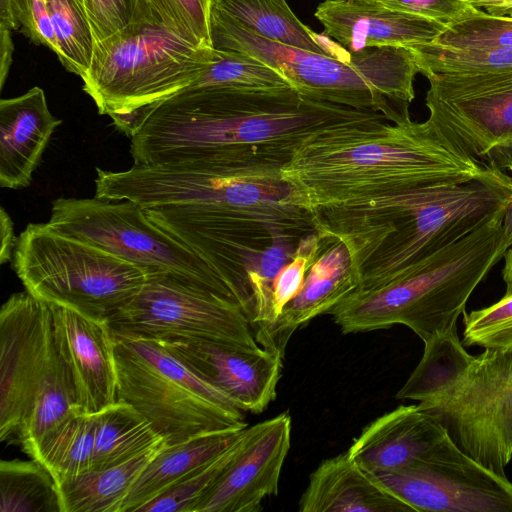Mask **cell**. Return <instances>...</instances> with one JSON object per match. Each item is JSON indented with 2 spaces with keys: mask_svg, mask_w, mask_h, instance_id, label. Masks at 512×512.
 I'll return each mask as SVG.
<instances>
[{
  "mask_svg": "<svg viewBox=\"0 0 512 512\" xmlns=\"http://www.w3.org/2000/svg\"><path fill=\"white\" fill-rule=\"evenodd\" d=\"M490 169L428 119L390 123L374 113L307 136L281 170L312 212L391 190L457 185Z\"/></svg>",
  "mask_w": 512,
  "mask_h": 512,
  "instance_id": "obj_2",
  "label": "cell"
},
{
  "mask_svg": "<svg viewBox=\"0 0 512 512\" xmlns=\"http://www.w3.org/2000/svg\"><path fill=\"white\" fill-rule=\"evenodd\" d=\"M374 475L414 512H512V482L468 456L450 436L417 463Z\"/></svg>",
  "mask_w": 512,
  "mask_h": 512,
  "instance_id": "obj_14",
  "label": "cell"
},
{
  "mask_svg": "<svg viewBox=\"0 0 512 512\" xmlns=\"http://www.w3.org/2000/svg\"><path fill=\"white\" fill-rule=\"evenodd\" d=\"M79 2L94 44L135 23L159 20L148 0H79Z\"/></svg>",
  "mask_w": 512,
  "mask_h": 512,
  "instance_id": "obj_36",
  "label": "cell"
},
{
  "mask_svg": "<svg viewBox=\"0 0 512 512\" xmlns=\"http://www.w3.org/2000/svg\"><path fill=\"white\" fill-rule=\"evenodd\" d=\"M426 78L427 119L465 152L485 162L512 149V70Z\"/></svg>",
  "mask_w": 512,
  "mask_h": 512,
  "instance_id": "obj_15",
  "label": "cell"
},
{
  "mask_svg": "<svg viewBox=\"0 0 512 512\" xmlns=\"http://www.w3.org/2000/svg\"><path fill=\"white\" fill-rule=\"evenodd\" d=\"M13 269L35 297L108 320L146 282L148 271L47 223L17 237Z\"/></svg>",
  "mask_w": 512,
  "mask_h": 512,
  "instance_id": "obj_10",
  "label": "cell"
},
{
  "mask_svg": "<svg viewBox=\"0 0 512 512\" xmlns=\"http://www.w3.org/2000/svg\"><path fill=\"white\" fill-rule=\"evenodd\" d=\"M434 43L512 51V17L493 15L477 8L468 17L446 27Z\"/></svg>",
  "mask_w": 512,
  "mask_h": 512,
  "instance_id": "obj_33",
  "label": "cell"
},
{
  "mask_svg": "<svg viewBox=\"0 0 512 512\" xmlns=\"http://www.w3.org/2000/svg\"><path fill=\"white\" fill-rule=\"evenodd\" d=\"M162 25L196 48H212L213 0H148Z\"/></svg>",
  "mask_w": 512,
  "mask_h": 512,
  "instance_id": "obj_34",
  "label": "cell"
},
{
  "mask_svg": "<svg viewBox=\"0 0 512 512\" xmlns=\"http://www.w3.org/2000/svg\"><path fill=\"white\" fill-rule=\"evenodd\" d=\"M320 254L310 267L298 295L282 310L260 345L284 357L292 334L329 312L360 287L348 249L339 240L323 238Z\"/></svg>",
  "mask_w": 512,
  "mask_h": 512,
  "instance_id": "obj_21",
  "label": "cell"
},
{
  "mask_svg": "<svg viewBox=\"0 0 512 512\" xmlns=\"http://www.w3.org/2000/svg\"><path fill=\"white\" fill-rule=\"evenodd\" d=\"M322 245L323 239L316 230L305 234L300 239L291 261L279 272L272 293L275 321L283 308L300 292L310 267L321 252Z\"/></svg>",
  "mask_w": 512,
  "mask_h": 512,
  "instance_id": "obj_37",
  "label": "cell"
},
{
  "mask_svg": "<svg viewBox=\"0 0 512 512\" xmlns=\"http://www.w3.org/2000/svg\"><path fill=\"white\" fill-rule=\"evenodd\" d=\"M511 197L512 176L491 165L465 183L391 190L311 213L321 237L345 244L360 278L357 291H366L403 277L478 228Z\"/></svg>",
  "mask_w": 512,
  "mask_h": 512,
  "instance_id": "obj_3",
  "label": "cell"
},
{
  "mask_svg": "<svg viewBox=\"0 0 512 512\" xmlns=\"http://www.w3.org/2000/svg\"><path fill=\"white\" fill-rule=\"evenodd\" d=\"M463 344L512 351V294L478 310L464 312Z\"/></svg>",
  "mask_w": 512,
  "mask_h": 512,
  "instance_id": "obj_35",
  "label": "cell"
},
{
  "mask_svg": "<svg viewBox=\"0 0 512 512\" xmlns=\"http://www.w3.org/2000/svg\"><path fill=\"white\" fill-rule=\"evenodd\" d=\"M245 428L213 432L164 446L133 484L121 512H137L139 507L225 452Z\"/></svg>",
  "mask_w": 512,
  "mask_h": 512,
  "instance_id": "obj_24",
  "label": "cell"
},
{
  "mask_svg": "<svg viewBox=\"0 0 512 512\" xmlns=\"http://www.w3.org/2000/svg\"><path fill=\"white\" fill-rule=\"evenodd\" d=\"M475 7L487 13L512 17V0H469Z\"/></svg>",
  "mask_w": 512,
  "mask_h": 512,
  "instance_id": "obj_42",
  "label": "cell"
},
{
  "mask_svg": "<svg viewBox=\"0 0 512 512\" xmlns=\"http://www.w3.org/2000/svg\"><path fill=\"white\" fill-rule=\"evenodd\" d=\"M445 428L417 405H400L368 424L347 450L373 474L407 468L448 437Z\"/></svg>",
  "mask_w": 512,
  "mask_h": 512,
  "instance_id": "obj_20",
  "label": "cell"
},
{
  "mask_svg": "<svg viewBox=\"0 0 512 512\" xmlns=\"http://www.w3.org/2000/svg\"><path fill=\"white\" fill-rule=\"evenodd\" d=\"M112 332L117 400L144 416L167 446L247 427L243 411L160 341Z\"/></svg>",
  "mask_w": 512,
  "mask_h": 512,
  "instance_id": "obj_9",
  "label": "cell"
},
{
  "mask_svg": "<svg viewBox=\"0 0 512 512\" xmlns=\"http://www.w3.org/2000/svg\"><path fill=\"white\" fill-rule=\"evenodd\" d=\"M48 223L148 273L163 272L236 302L230 288L204 258L132 201L60 197L52 202Z\"/></svg>",
  "mask_w": 512,
  "mask_h": 512,
  "instance_id": "obj_12",
  "label": "cell"
},
{
  "mask_svg": "<svg viewBox=\"0 0 512 512\" xmlns=\"http://www.w3.org/2000/svg\"><path fill=\"white\" fill-rule=\"evenodd\" d=\"M281 169L211 160L134 164L124 171L97 168L95 196L129 200L145 209L198 207L255 213L314 230L312 213Z\"/></svg>",
  "mask_w": 512,
  "mask_h": 512,
  "instance_id": "obj_7",
  "label": "cell"
},
{
  "mask_svg": "<svg viewBox=\"0 0 512 512\" xmlns=\"http://www.w3.org/2000/svg\"><path fill=\"white\" fill-rule=\"evenodd\" d=\"M164 446L116 466L56 481L61 512H121L133 484Z\"/></svg>",
  "mask_w": 512,
  "mask_h": 512,
  "instance_id": "obj_26",
  "label": "cell"
},
{
  "mask_svg": "<svg viewBox=\"0 0 512 512\" xmlns=\"http://www.w3.org/2000/svg\"><path fill=\"white\" fill-rule=\"evenodd\" d=\"M163 445L165 441L144 416L117 400L96 413L91 470L119 465Z\"/></svg>",
  "mask_w": 512,
  "mask_h": 512,
  "instance_id": "obj_27",
  "label": "cell"
},
{
  "mask_svg": "<svg viewBox=\"0 0 512 512\" xmlns=\"http://www.w3.org/2000/svg\"><path fill=\"white\" fill-rule=\"evenodd\" d=\"M62 120L49 110L45 93L33 87L0 101V186L28 187Z\"/></svg>",
  "mask_w": 512,
  "mask_h": 512,
  "instance_id": "obj_22",
  "label": "cell"
},
{
  "mask_svg": "<svg viewBox=\"0 0 512 512\" xmlns=\"http://www.w3.org/2000/svg\"><path fill=\"white\" fill-rule=\"evenodd\" d=\"M378 4L429 19L445 27L477 10L469 0H381Z\"/></svg>",
  "mask_w": 512,
  "mask_h": 512,
  "instance_id": "obj_38",
  "label": "cell"
},
{
  "mask_svg": "<svg viewBox=\"0 0 512 512\" xmlns=\"http://www.w3.org/2000/svg\"><path fill=\"white\" fill-rule=\"evenodd\" d=\"M96 413L77 412L48 432L30 457L45 466L56 481L91 470Z\"/></svg>",
  "mask_w": 512,
  "mask_h": 512,
  "instance_id": "obj_28",
  "label": "cell"
},
{
  "mask_svg": "<svg viewBox=\"0 0 512 512\" xmlns=\"http://www.w3.org/2000/svg\"><path fill=\"white\" fill-rule=\"evenodd\" d=\"M17 29L32 43L57 51V42L45 0H12Z\"/></svg>",
  "mask_w": 512,
  "mask_h": 512,
  "instance_id": "obj_39",
  "label": "cell"
},
{
  "mask_svg": "<svg viewBox=\"0 0 512 512\" xmlns=\"http://www.w3.org/2000/svg\"><path fill=\"white\" fill-rule=\"evenodd\" d=\"M211 14L254 34L311 52L337 55L331 44L305 25L286 0H213Z\"/></svg>",
  "mask_w": 512,
  "mask_h": 512,
  "instance_id": "obj_25",
  "label": "cell"
},
{
  "mask_svg": "<svg viewBox=\"0 0 512 512\" xmlns=\"http://www.w3.org/2000/svg\"><path fill=\"white\" fill-rule=\"evenodd\" d=\"M54 28L61 65L81 77L90 65L93 53L91 31L79 0H45Z\"/></svg>",
  "mask_w": 512,
  "mask_h": 512,
  "instance_id": "obj_31",
  "label": "cell"
},
{
  "mask_svg": "<svg viewBox=\"0 0 512 512\" xmlns=\"http://www.w3.org/2000/svg\"><path fill=\"white\" fill-rule=\"evenodd\" d=\"M504 268L502 271L503 281L506 285V290L504 295L512 294V246L506 250L504 255Z\"/></svg>",
  "mask_w": 512,
  "mask_h": 512,
  "instance_id": "obj_45",
  "label": "cell"
},
{
  "mask_svg": "<svg viewBox=\"0 0 512 512\" xmlns=\"http://www.w3.org/2000/svg\"><path fill=\"white\" fill-rule=\"evenodd\" d=\"M241 437L242 435L218 457L139 507L137 512H194L200 499L213 486L234 457Z\"/></svg>",
  "mask_w": 512,
  "mask_h": 512,
  "instance_id": "obj_32",
  "label": "cell"
},
{
  "mask_svg": "<svg viewBox=\"0 0 512 512\" xmlns=\"http://www.w3.org/2000/svg\"><path fill=\"white\" fill-rule=\"evenodd\" d=\"M212 49L183 41L160 20L135 23L94 44L83 90L99 114H127L190 86Z\"/></svg>",
  "mask_w": 512,
  "mask_h": 512,
  "instance_id": "obj_11",
  "label": "cell"
},
{
  "mask_svg": "<svg viewBox=\"0 0 512 512\" xmlns=\"http://www.w3.org/2000/svg\"><path fill=\"white\" fill-rule=\"evenodd\" d=\"M83 412L56 345L50 305L27 290L0 310V439L30 455L70 415Z\"/></svg>",
  "mask_w": 512,
  "mask_h": 512,
  "instance_id": "obj_8",
  "label": "cell"
},
{
  "mask_svg": "<svg viewBox=\"0 0 512 512\" xmlns=\"http://www.w3.org/2000/svg\"><path fill=\"white\" fill-rule=\"evenodd\" d=\"M108 322L114 332L161 341L205 340L262 347L239 304L163 272L148 273L141 290Z\"/></svg>",
  "mask_w": 512,
  "mask_h": 512,
  "instance_id": "obj_13",
  "label": "cell"
},
{
  "mask_svg": "<svg viewBox=\"0 0 512 512\" xmlns=\"http://www.w3.org/2000/svg\"><path fill=\"white\" fill-rule=\"evenodd\" d=\"M504 208L403 277L346 297L329 312L334 322L345 334L400 324L424 343L457 330L472 292L508 249Z\"/></svg>",
  "mask_w": 512,
  "mask_h": 512,
  "instance_id": "obj_5",
  "label": "cell"
},
{
  "mask_svg": "<svg viewBox=\"0 0 512 512\" xmlns=\"http://www.w3.org/2000/svg\"><path fill=\"white\" fill-rule=\"evenodd\" d=\"M396 398L418 400L464 453L505 475L512 460V351L473 356L457 330L435 337Z\"/></svg>",
  "mask_w": 512,
  "mask_h": 512,
  "instance_id": "obj_4",
  "label": "cell"
},
{
  "mask_svg": "<svg viewBox=\"0 0 512 512\" xmlns=\"http://www.w3.org/2000/svg\"><path fill=\"white\" fill-rule=\"evenodd\" d=\"M158 341L243 412L261 413L276 398L283 368L277 353L205 340Z\"/></svg>",
  "mask_w": 512,
  "mask_h": 512,
  "instance_id": "obj_17",
  "label": "cell"
},
{
  "mask_svg": "<svg viewBox=\"0 0 512 512\" xmlns=\"http://www.w3.org/2000/svg\"><path fill=\"white\" fill-rule=\"evenodd\" d=\"M314 16L325 35L350 53L367 48L428 44L446 29L420 16L353 0H324Z\"/></svg>",
  "mask_w": 512,
  "mask_h": 512,
  "instance_id": "obj_19",
  "label": "cell"
},
{
  "mask_svg": "<svg viewBox=\"0 0 512 512\" xmlns=\"http://www.w3.org/2000/svg\"><path fill=\"white\" fill-rule=\"evenodd\" d=\"M301 512H412L413 509L353 460L348 452L324 460L311 473Z\"/></svg>",
  "mask_w": 512,
  "mask_h": 512,
  "instance_id": "obj_23",
  "label": "cell"
},
{
  "mask_svg": "<svg viewBox=\"0 0 512 512\" xmlns=\"http://www.w3.org/2000/svg\"><path fill=\"white\" fill-rule=\"evenodd\" d=\"M211 39L213 48L246 53L276 69L302 97L376 112L390 123L410 118L419 70L407 47L319 54L266 39L214 14Z\"/></svg>",
  "mask_w": 512,
  "mask_h": 512,
  "instance_id": "obj_6",
  "label": "cell"
},
{
  "mask_svg": "<svg viewBox=\"0 0 512 512\" xmlns=\"http://www.w3.org/2000/svg\"><path fill=\"white\" fill-rule=\"evenodd\" d=\"M494 167H497L512 176V149L499 151L491 154L485 161Z\"/></svg>",
  "mask_w": 512,
  "mask_h": 512,
  "instance_id": "obj_43",
  "label": "cell"
},
{
  "mask_svg": "<svg viewBox=\"0 0 512 512\" xmlns=\"http://www.w3.org/2000/svg\"><path fill=\"white\" fill-rule=\"evenodd\" d=\"M49 304V303H48ZM57 348L73 380L77 403L95 414L117 401L114 337L108 320L49 304Z\"/></svg>",
  "mask_w": 512,
  "mask_h": 512,
  "instance_id": "obj_18",
  "label": "cell"
},
{
  "mask_svg": "<svg viewBox=\"0 0 512 512\" xmlns=\"http://www.w3.org/2000/svg\"><path fill=\"white\" fill-rule=\"evenodd\" d=\"M0 512H61L55 478L35 459L2 460Z\"/></svg>",
  "mask_w": 512,
  "mask_h": 512,
  "instance_id": "obj_29",
  "label": "cell"
},
{
  "mask_svg": "<svg viewBox=\"0 0 512 512\" xmlns=\"http://www.w3.org/2000/svg\"><path fill=\"white\" fill-rule=\"evenodd\" d=\"M14 44L11 30L0 28V88L4 87L12 64Z\"/></svg>",
  "mask_w": 512,
  "mask_h": 512,
  "instance_id": "obj_41",
  "label": "cell"
},
{
  "mask_svg": "<svg viewBox=\"0 0 512 512\" xmlns=\"http://www.w3.org/2000/svg\"><path fill=\"white\" fill-rule=\"evenodd\" d=\"M0 28L18 30L12 10V0H0Z\"/></svg>",
  "mask_w": 512,
  "mask_h": 512,
  "instance_id": "obj_44",
  "label": "cell"
},
{
  "mask_svg": "<svg viewBox=\"0 0 512 512\" xmlns=\"http://www.w3.org/2000/svg\"><path fill=\"white\" fill-rule=\"evenodd\" d=\"M0 238V263L5 264L13 260L17 238L14 235L12 219L4 207L0 208Z\"/></svg>",
  "mask_w": 512,
  "mask_h": 512,
  "instance_id": "obj_40",
  "label": "cell"
},
{
  "mask_svg": "<svg viewBox=\"0 0 512 512\" xmlns=\"http://www.w3.org/2000/svg\"><path fill=\"white\" fill-rule=\"evenodd\" d=\"M302 237L276 236L264 249L253 254L246 264L245 272L254 300L253 329L259 344L275 322L272 309L274 281L293 258Z\"/></svg>",
  "mask_w": 512,
  "mask_h": 512,
  "instance_id": "obj_30",
  "label": "cell"
},
{
  "mask_svg": "<svg viewBox=\"0 0 512 512\" xmlns=\"http://www.w3.org/2000/svg\"><path fill=\"white\" fill-rule=\"evenodd\" d=\"M503 233L505 242L509 248L512 246V197L504 208Z\"/></svg>",
  "mask_w": 512,
  "mask_h": 512,
  "instance_id": "obj_46",
  "label": "cell"
},
{
  "mask_svg": "<svg viewBox=\"0 0 512 512\" xmlns=\"http://www.w3.org/2000/svg\"><path fill=\"white\" fill-rule=\"evenodd\" d=\"M353 1H361V2H368V3H378L381 0H353Z\"/></svg>",
  "mask_w": 512,
  "mask_h": 512,
  "instance_id": "obj_47",
  "label": "cell"
},
{
  "mask_svg": "<svg viewBox=\"0 0 512 512\" xmlns=\"http://www.w3.org/2000/svg\"><path fill=\"white\" fill-rule=\"evenodd\" d=\"M373 113L295 90L251 95L188 86L110 118L130 138L135 165L211 160L283 167L307 136Z\"/></svg>",
  "mask_w": 512,
  "mask_h": 512,
  "instance_id": "obj_1",
  "label": "cell"
},
{
  "mask_svg": "<svg viewBox=\"0 0 512 512\" xmlns=\"http://www.w3.org/2000/svg\"><path fill=\"white\" fill-rule=\"evenodd\" d=\"M291 444V417L284 412L246 427L238 449L194 512H258L278 493Z\"/></svg>",
  "mask_w": 512,
  "mask_h": 512,
  "instance_id": "obj_16",
  "label": "cell"
}]
</instances>
